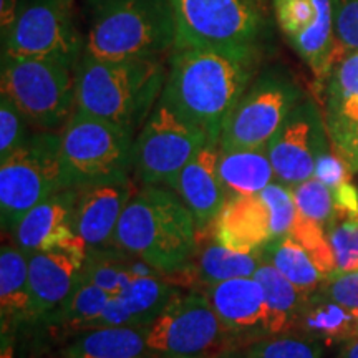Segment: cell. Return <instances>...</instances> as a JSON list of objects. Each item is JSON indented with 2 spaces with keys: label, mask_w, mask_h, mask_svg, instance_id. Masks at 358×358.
Wrapping results in <instances>:
<instances>
[{
  "label": "cell",
  "mask_w": 358,
  "mask_h": 358,
  "mask_svg": "<svg viewBox=\"0 0 358 358\" xmlns=\"http://www.w3.org/2000/svg\"><path fill=\"white\" fill-rule=\"evenodd\" d=\"M259 62V45L173 48L161 95L221 141L222 124L257 77Z\"/></svg>",
  "instance_id": "6da1fadb"
},
{
  "label": "cell",
  "mask_w": 358,
  "mask_h": 358,
  "mask_svg": "<svg viewBox=\"0 0 358 358\" xmlns=\"http://www.w3.org/2000/svg\"><path fill=\"white\" fill-rule=\"evenodd\" d=\"M161 57L105 60L83 53L75 69L77 110L136 133L166 83Z\"/></svg>",
  "instance_id": "7a4b0ae2"
},
{
  "label": "cell",
  "mask_w": 358,
  "mask_h": 358,
  "mask_svg": "<svg viewBox=\"0 0 358 358\" xmlns=\"http://www.w3.org/2000/svg\"><path fill=\"white\" fill-rule=\"evenodd\" d=\"M198 224L169 187L134 191L116 227L115 248L168 275L181 271L198 249Z\"/></svg>",
  "instance_id": "3957f363"
},
{
  "label": "cell",
  "mask_w": 358,
  "mask_h": 358,
  "mask_svg": "<svg viewBox=\"0 0 358 358\" xmlns=\"http://www.w3.org/2000/svg\"><path fill=\"white\" fill-rule=\"evenodd\" d=\"M82 10L88 55L123 60L173 52L176 24L169 0H83Z\"/></svg>",
  "instance_id": "277c9868"
},
{
  "label": "cell",
  "mask_w": 358,
  "mask_h": 358,
  "mask_svg": "<svg viewBox=\"0 0 358 358\" xmlns=\"http://www.w3.org/2000/svg\"><path fill=\"white\" fill-rule=\"evenodd\" d=\"M134 134L118 124L75 110L60 129L65 189L88 182L129 178Z\"/></svg>",
  "instance_id": "5b68a950"
},
{
  "label": "cell",
  "mask_w": 358,
  "mask_h": 358,
  "mask_svg": "<svg viewBox=\"0 0 358 358\" xmlns=\"http://www.w3.org/2000/svg\"><path fill=\"white\" fill-rule=\"evenodd\" d=\"M0 88L42 131L62 129L77 110L75 69L58 62L2 55Z\"/></svg>",
  "instance_id": "8992f818"
},
{
  "label": "cell",
  "mask_w": 358,
  "mask_h": 358,
  "mask_svg": "<svg viewBox=\"0 0 358 358\" xmlns=\"http://www.w3.org/2000/svg\"><path fill=\"white\" fill-rule=\"evenodd\" d=\"M65 189L60 133L29 134L24 145L0 164V213L3 229L13 231L22 217L55 192Z\"/></svg>",
  "instance_id": "52a82bcc"
},
{
  "label": "cell",
  "mask_w": 358,
  "mask_h": 358,
  "mask_svg": "<svg viewBox=\"0 0 358 358\" xmlns=\"http://www.w3.org/2000/svg\"><path fill=\"white\" fill-rule=\"evenodd\" d=\"M217 140L179 113L163 95L133 143V171L145 186L171 189L178 174L208 141Z\"/></svg>",
  "instance_id": "ba28073f"
},
{
  "label": "cell",
  "mask_w": 358,
  "mask_h": 358,
  "mask_svg": "<svg viewBox=\"0 0 358 358\" xmlns=\"http://www.w3.org/2000/svg\"><path fill=\"white\" fill-rule=\"evenodd\" d=\"M155 358H221L237 345L201 292H179L148 327Z\"/></svg>",
  "instance_id": "9c48e42d"
},
{
  "label": "cell",
  "mask_w": 358,
  "mask_h": 358,
  "mask_svg": "<svg viewBox=\"0 0 358 358\" xmlns=\"http://www.w3.org/2000/svg\"><path fill=\"white\" fill-rule=\"evenodd\" d=\"M85 34L73 15V0H27L10 30L2 35V55L52 60L77 69Z\"/></svg>",
  "instance_id": "30bf717a"
},
{
  "label": "cell",
  "mask_w": 358,
  "mask_h": 358,
  "mask_svg": "<svg viewBox=\"0 0 358 358\" xmlns=\"http://www.w3.org/2000/svg\"><path fill=\"white\" fill-rule=\"evenodd\" d=\"M301 101V88L287 73L277 69L264 70L227 115L221 150L266 148Z\"/></svg>",
  "instance_id": "8fae6325"
},
{
  "label": "cell",
  "mask_w": 358,
  "mask_h": 358,
  "mask_svg": "<svg viewBox=\"0 0 358 358\" xmlns=\"http://www.w3.org/2000/svg\"><path fill=\"white\" fill-rule=\"evenodd\" d=\"M176 24L174 48L259 45L266 12L259 0H169Z\"/></svg>",
  "instance_id": "7c38bea8"
},
{
  "label": "cell",
  "mask_w": 358,
  "mask_h": 358,
  "mask_svg": "<svg viewBox=\"0 0 358 358\" xmlns=\"http://www.w3.org/2000/svg\"><path fill=\"white\" fill-rule=\"evenodd\" d=\"M280 32L317 82H327L343 50L334 24L332 0H272Z\"/></svg>",
  "instance_id": "4fadbf2b"
},
{
  "label": "cell",
  "mask_w": 358,
  "mask_h": 358,
  "mask_svg": "<svg viewBox=\"0 0 358 358\" xmlns=\"http://www.w3.org/2000/svg\"><path fill=\"white\" fill-rule=\"evenodd\" d=\"M327 136L325 122L315 103H299L267 145L275 178L282 185L294 187L313 178L317 158L329 148Z\"/></svg>",
  "instance_id": "5bb4252c"
},
{
  "label": "cell",
  "mask_w": 358,
  "mask_h": 358,
  "mask_svg": "<svg viewBox=\"0 0 358 358\" xmlns=\"http://www.w3.org/2000/svg\"><path fill=\"white\" fill-rule=\"evenodd\" d=\"M71 229L90 250L115 248L116 227L131 199V179H108L69 187Z\"/></svg>",
  "instance_id": "9a60e30c"
},
{
  "label": "cell",
  "mask_w": 358,
  "mask_h": 358,
  "mask_svg": "<svg viewBox=\"0 0 358 358\" xmlns=\"http://www.w3.org/2000/svg\"><path fill=\"white\" fill-rule=\"evenodd\" d=\"M237 348L271 335V317L262 285L256 277H237L214 284L203 292Z\"/></svg>",
  "instance_id": "2e32d148"
},
{
  "label": "cell",
  "mask_w": 358,
  "mask_h": 358,
  "mask_svg": "<svg viewBox=\"0 0 358 358\" xmlns=\"http://www.w3.org/2000/svg\"><path fill=\"white\" fill-rule=\"evenodd\" d=\"M29 256V279L32 292V320L43 319L73 294L85 274L87 244L58 248Z\"/></svg>",
  "instance_id": "e0dca14e"
},
{
  "label": "cell",
  "mask_w": 358,
  "mask_h": 358,
  "mask_svg": "<svg viewBox=\"0 0 358 358\" xmlns=\"http://www.w3.org/2000/svg\"><path fill=\"white\" fill-rule=\"evenodd\" d=\"M219 153L221 141H208V145L182 168L171 187L194 216L198 229L211 226L227 201L217 171Z\"/></svg>",
  "instance_id": "ac0fdd59"
},
{
  "label": "cell",
  "mask_w": 358,
  "mask_h": 358,
  "mask_svg": "<svg viewBox=\"0 0 358 358\" xmlns=\"http://www.w3.org/2000/svg\"><path fill=\"white\" fill-rule=\"evenodd\" d=\"M13 237L25 254L85 244L71 229L70 189H62L30 209L13 227Z\"/></svg>",
  "instance_id": "d6986e66"
},
{
  "label": "cell",
  "mask_w": 358,
  "mask_h": 358,
  "mask_svg": "<svg viewBox=\"0 0 358 358\" xmlns=\"http://www.w3.org/2000/svg\"><path fill=\"white\" fill-rule=\"evenodd\" d=\"M211 226L214 241L237 252H259L272 239L268 209L259 194L227 198Z\"/></svg>",
  "instance_id": "ffe728a7"
},
{
  "label": "cell",
  "mask_w": 358,
  "mask_h": 358,
  "mask_svg": "<svg viewBox=\"0 0 358 358\" xmlns=\"http://www.w3.org/2000/svg\"><path fill=\"white\" fill-rule=\"evenodd\" d=\"M261 262V250L254 254L237 252L214 241L201 249H196L186 267L174 274H168V277L176 280L174 284H179L181 280L182 284L192 285V287L198 285L203 294L206 289L219 282L237 279V277H252Z\"/></svg>",
  "instance_id": "44dd1931"
},
{
  "label": "cell",
  "mask_w": 358,
  "mask_h": 358,
  "mask_svg": "<svg viewBox=\"0 0 358 358\" xmlns=\"http://www.w3.org/2000/svg\"><path fill=\"white\" fill-rule=\"evenodd\" d=\"M0 320L2 332L8 334L24 322H34L29 256L12 245L0 250Z\"/></svg>",
  "instance_id": "7402d4cb"
},
{
  "label": "cell",
  "mask_w": 358,
  "mask_h": 358,
  "mask_svg": "<svg viewBox=\"0 0 358 358\" xmlns=\"http://www.w3.org/2000/svg\"><path fill=\"white\" fill-rule=\"evenodd\" d=\"M294 332L317 340L322 345H340L358 337V319L353 308L315 292L303 303Z\"/></svg>",
  "instance_id": "603a6c76"
},
{
  "label": "cell",
  "mask_w": 358,
  "mask_h": 358,
  "mask_svg": "<svg viewBox=\"0 0 358 358\" xmlns=\"http://www.w3.org/2000/svg\"><path fill=\"white\" fill-rule=\"evenodd\" d=\"M64 358H155L148 347V327H105L78 334Z\"/></svg>",
  "instance_id": "cb8c5ba5"
},
{
  "label": "cell",
  "mask_w": 358,
  "mask_h": 358,
  "mask_svg": "<svg viewBox=\"0 0 358 358\" xmlns=\"http://www.w3.org/2000/svg\"><path fill=\"white\" fill-rule=\"evenodd\" d=\"M217 171L227 198L259 194L275 178L267 146L221 150Z\"/></svg>",
  "instance_id": "d4e9b609"
},
{
  "label": "cell",
  "mask_w": 358,
  "mask_h": 358,
  "mask_svg": "<svg viewBox=\"0 0 358 358\" xmlns=\"http://www.w3.org/2000/svg\"><path fill=\"white\" fill-rule=\"evenodd\" d=\"M254 277L262 285L271 317V335L294 332L303 303L308 295L302 294L287 277L268 262H261Z\"/></svg>",
  "instance_id": "484cf974"
},
{
  "label": "cell",
  "mask_w": 358,
  "mask_h": 358,
  "mask_svg": "<svg viewBox=\"0 0 358 358\" xmlns=\"http://www.w3.org/2000/svg\"><path fill=\"white\" fill-rule=\"evenodd\" d=\"M261 257L308 297L315 294L325 280L307 250L289 234L268 241L261 249Z\"/></svg>",
  "instance_id": "4316f807"
},
{
  "label": "cell",
  "mask_w": 358,
  "mask_h": 358,
  "mask_svg": "<svg viewBox=\"0 0 358 358\" xmlns=\"http://www.w3.org/2000/svg\"><path fill=\"white\" fill-rule=\"evenodd\" d=\"M179 290L168 275L136 277L118 295L134 325L150 327L164 312Z\"/></svg>",
  "instance_id": "83f0119b"
},
{
  "label": "cell",
  "mask_w": 358,
  "mask_h": 358,
  "mask_svg": "<svg viewBox=\"0 0 358 358\" xmlns=\"http://www.w3.org/2000/svg\"><path fill=\"white\" fill-rule=\"evenodd\" d=\"M108 301L110 295L105 290L82 279L73 294L52 313L50 322L66 334L78 335L88 329L90 322L103 310Z\"/></svg>",
  "instance_id": "f1b7e54d"
},
{
  "label": "cell",
  "mask_w": 358,
  "mask_h": 358,
  "mask_svg": "<svg viewBox=\"0 0 358 358\" xmlns=\"http://www.w3.org/2000/svg\"><path fill=\"white\" fill-rule=\"evenodd\" d=\"M325 127L334 150L347 161L358 146V93L325 103Z\"/></svg>",
  "instance_id": "f546056e"
},
{
  "label": "cell",
  "mask_w": 358,
  "mask_h": 358,
  "mask_svg": "<svg viewBox=\"0 0 358 358\" xmlns=\"http://www.w3.org/2000/svg\"><path fill=\"white\" fill-rule=\"evenodd\" d=\"M289 236L307 250L325 280L337 274V261H335L332 244H330L324 224L302 216L297 211Z\"/></svg>",
  "instance_id": "4dcf8cb0"
},
{
  "label": "cell",
  "mask_w": 358,
  "mask_h": 358,
  "mask_svg": "<svg viewBox=\"0 0 358 358\" xmlns=\"http://www.w3.org/2000/svg\"><path fill=\"white\" fill-rule=\"evenodd\" d=\"M320 342L297 332L268 335L244 348L248 358H322Z\"/></svg>",
  "instance_id": "1f68e13d"
},
{
  "label": "cell",
  "mask_w": 358,
  "mask_h": 358,
  "mask_svg": "<svg viewBox=\"0 0 358 358\" xmlns=\"http://www.w3.org/2000/svg\"><path fill=\"white\" fill-rule=\"evenodd\" d=\"M338 272L358 271V216L330 219L325 226Z\"/></svg>",
  "instance_id": "d6a6232c"
},
{
  "label": "cell",
  "mask_w": 358,
  "mask_h": 358,
  "mask_svg": "<svg viewBox=\"0 0 358 358\" xmlns=\"http://www.w3.org/2000/svg\"><path fill=\"white\" fill-rule=\"evenodd\" d=\"M259 198L264 201V204L268 209L272 239L287 236L295 221V216H297V206H295L292 187L282 185V182H271L266 189L259 192Z\"/></svg>",
  "instance_id": "836d02e7"
},
{
  "label": "cell",
  "mask_w": 358,
  "mask_h": 358,
  "mask_svg": "<svg viewBox=\"0 0 358 358\" xmlns=\"http://www.w3.org/2000/svg\"><path fill=\"white\" fill-rule=\"evenodd\" d=\"M297 211L308 219L324 224L330 221L334 213V194L320 179L310 178L292 187Z\"/></svg>",
  "instance_id": "e575fe53"
},
{
  "label": "cell",
  "mask_w": 358,
  "mask_h": 358,
  "mask_svg": "<svg viewBox=\"0 0 358 358\" xmlns=\"http://www.w3.org/2000/svg\"><path fill=\"white\" fill-rule=\"evenodd\" d=\"M29 122L10 98H0V159L7 158L29 138Z\"/></svg>",
  "instance_id": "d590c367"
},
{
  "label": "cell",
  "mask_w": 358,
  "mask_h": 358,
  "mask_svg": "<svg viewBox=\"0 0 358 358\" xmlns=\"http://www.w3.org/2000/svg\"><path fill=\"white\" fill-rule=\"evenodd\" d=\"M358 93V50L343 52L327 78V103Z\"/></svg>",
  "instance_id": "8d00e7d4"
},
{
  "label": "cell",
  "mask_w": 358,
  "mask_h": 358,
  "mask_svg": "<svg viewBox=\"0 0 358 358\" xmlns=\"http://www.w3.org/2000/svg\"><path fill=\"white\" fill-rule=\"evenodd\" d=\"M335 35L343 52L358 50V0H332Z\"/></svg>",
  "instance_id": "74e56055"
},
{
  "label": "cell",
  "mask_w": 358,
  "mask_h": 358,
  "mask_svg": "<svg viewBox=\"0 0 358 358\" xmlns=\"http://www.w3.org/2000/svg\"><path fill=\"white\" fill-rule=\"evenodd\" d=\"M353 171L348 166L345 159L340 156L337 151H330L329 148L320 153L315 163V171H313V178L320 179L324 185H327L330 189H337L343 185V182L352 181Z\"/></svg>",
  "instance_id": "f35d334b"
},
{
  "label": "cell",
  "mask_w": 358,
  "mask_h": 358,
  "mask_svg": "<svg viewBox=\"0 0 358 358\" xmlns=\"http://www.w3.org/2000/svg\"><path fill=\"white\" fill-rule=\"evenodd\" d=\"M317 292L348 308H358V271L338 272L324 280Z\"/></svg>",
  "instance_id": "ab89813d"
},
{
  "label": "cell",
  "mask_w": 358,
  "mask_h": 358,
  "mask_svg": "<svg viewBox=\"0 0 358 358\" xmlns=\"http://www.w3.org/2000/svg\"><path fill=\"white\" fill-rule=\"evenodd\" d=\"M123 325H134V322L127 310V307L123 306L122 299L120 297H110V301L106 302V306L103 307V310L90 322L88 330L95 329H105V327H123ZM138 327V325H136Z\"/></svg>",
  "instance_id": "60d3db41"
},
{
  "label": "cell",
  "mask_w": 358,
  "mask_h": 358,
  "mask_svg": "<svg viewBox=\"0 0 358 358\" xmlns=\"http://www.w3.org/2000/svg\"><path fill=\"white\" fill-rule=\"evenodd\" d=\"M332 194L334 213L330 219L358 216V189L352 185V181L343 182L342 186L332 191Z\"/></svg>",
  "instance_id": "b9f144b4"
},
{
  "label": "cell",
  "mask_w": 358,
  "mask_h": 358,
  "mask_svg": "<svg viewBox=\"0 0 358 358\" xmlns=\"http://www.w3.org/2000/svg\"><path fill=\"white\" fill-rule=\"evenodd\" d=\"M27 0H2L0 2V24H2V35H6L13 22L17 20L22 7L25 6Z\"/></svg>",
  "instance_id": "7bdbcfd3"
},
{
  "label": "cell",
  "mask_w": 358,
  "mask_h": 358,
  "mask_svg": "<svg viewBox=\"0 0 358 358\" xmlns=\"http://www.w3.org/2000/svg\"><path fill=\"white\" fill-rule=\"evenodd\" d=\"M15 348H13V334L2 332L0 337V358H15Z\"/></svg>",
  "instance_id": "ee69618b"
},
{
  "label": "cell",
  "mask_w": 358,
  "mask_h": 358,
  "mask_svg": "<svg viewBox=\"0 0 358 358\" xmlns=\"http://www.w3.org/2000/svg\"><path fill=\"white\" fill-rule=\"evenodd\" d=\"M338 358H358V337L345 343Z\"/></svg>",
  "instance_id": "f6af8a7d"
},
{
  "label": "cell",
  "mask_w": 358,
  "mask_h": 358,
  "mask_svg": "<svg viewBox=\"0 0 358 358\" xmlns=\"http://www.w3.org/2000/svg\"><path fill=\"white\" fill-rule=\"evenodd\" d=\"M347 163H348V166H350L353 173H358V146L355 148V150H353V153L348 156Z\"/></svg>",
  "instance_id": "bcb514c9"
},
{
  "label": "cell",
  "mask_w": 358,
  "mask_h": 358,
  "mask_svg": "<svg viewBox=\"0 0 358 358\" xmlns=\"http://www.w3.org/2000/svg\"><path fill=\"white\" fill-rule=\"evenodd\" d=\"M221 358H248V357H245L244 348H236V350L227 352L226 355H222Z\"/></svg>",
  "instance_id": "7dc6e473"
},
{
  "label": "cell",
  "mask_w": 358,
  "mask_h": 358,
  "mask_svg": "<svg viewBox=\"0 0 358 358\" xmlns=\"http://www.w3.org/2000/svg\"><path fill=\"white\" fill-rule=\"evenodd\" d=\"M353 310H355V315H357V319H358V308H353Z\"/></svg>",
  "instance_id": "c3c4849f"
}]
</instances>
